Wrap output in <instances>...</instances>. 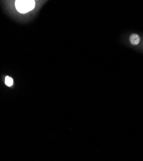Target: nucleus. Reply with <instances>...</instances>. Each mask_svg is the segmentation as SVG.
Wrapping results in <instances>:
<instances>
[{
  "instance_id": "1",
  "label": "nucleus",
  "mask_w": 143,
  "mask_h": 161,
  "mask_svg": "<svg viewBox=\"0 0 143 161\" xmlns=\"http://www.w3.org/2000/svg\"><path fill=\"white\" fill-rule=\"evenodd\" d=\"M36 3L33 0H17L15 1V7L20 13L25 14L31 11L35 7Z\"/></svg>"
},
{
  "instance_id": "2",
  "label": "nucleus",
  "mask_w": 143,
  "mask_h": 161,
  "mask_svg": "<svg viewBox=\"0 0 143 161\" xmlns=\"http://www.w3.org/2000/svg\"><path fill=\"white\" fill-rule=\"evenodd\" d=\"M129 39L131 44H133V45H137L140 43V41H141V38H140L139 36L137 34H131Z\"/></svg>"
},
{
  "instance_id": "3",
  "label": "nucleus",
  "mask_w": 143,
  "mask_h": 161,
  "mask_svg": "<svg viewBox=\"0 0 143 161\" xmlns=\"http://www.w3.org/2000/svg\"><path fill=\"white\" fill-rule=\"evenodd\" d=\"M5 84H6V85L8 86H12L13 84V79L9 77V76H7L6 77H5Z\"/></svg>"
}]
</instances>
